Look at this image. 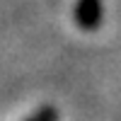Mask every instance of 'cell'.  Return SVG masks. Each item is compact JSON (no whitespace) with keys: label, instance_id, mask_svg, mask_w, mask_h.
<instances>
[{"label":"cell","instance_id":"7a4b0ae2","mask_svg":"<svg viewBox=\"0 0 121 121\" xmlns=\"http://www.w3.org/2000/svg\"><path fill=\"white\" fill-rule=\"evenodd\" d=\"M58 114H56V109H41V112H36V114H32V119H56Z\"/></svg>","mask_w":121,"mask_h":121},{"label":"cell","instance_id":"6da1fadb","mask_svg":"<svg viewBox=\"0 0 121 121\" xmlns=\"http://www.w3.org/2000/svg\"><path fill=\"white\" fill-rule=\"evenodd\" d=\"M78 27L85 32H95L102 22V0H78L75 7Z\"/></svg>","mask_w":121,"mask_h":121}]
</instances>
